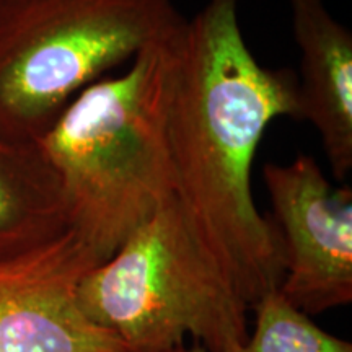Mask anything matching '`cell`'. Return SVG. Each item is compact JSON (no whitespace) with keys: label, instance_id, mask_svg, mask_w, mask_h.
<instances>
[{"label":"cell","instance_id":"cell-1","mask_svg":"<svg viewBox=\"0 0 352 352\" xmlns=\"http://www.w3.org/2000/svg\"><path fill=\"white\" fill-rule=\"evenodd\" d=\"M279 118L300 120L297 77L258 63L239 0H208L176 44L168 113L176 199L250 308L284 279L279 233L252 186L259 142Z\"/></svg>","mask_w":352,"mask_h":352},{"label":"cell","instance_id":"cell-2","mask_svg":"<svg viewBox=\"0 0 352 352\" xmlns=\"http://www.w3.org/2000/svg\"><path fill=\"white\" fill-rule=\"evenodd\" d=\"M182 28L82 90L38 142L69 228L100 263L176 197L168 113Z\"/></svg>","mask_w":352,"mask_h":352},{"label":"cell","instance_id":"cell-3","mask_svg":"<svg viewBox=\"0 0 352 352\" xmlns=\"http://www.w3.org/2000/svg\"><path fill=\"white\" fill-rule=\"evenodd\" d=\"M77 298L126 352H171L188 334L228 352L250 336V305L176 197L83 276Z\"/></svg>","mask_w":352,"mask_h":352},{"label":"cell","instance_id":"cell-4","mask_svg":"<svg viewBox=\"0 0 352 352\" xmlns=\"http://www.w3.org/2000/svg\"><path fill=\"white\" fill-rule=\"evenodd\" d=\"M184 20L173 0H0V132L38 144L82 90Z\"/></svg>","mask_w":352,"mask_h":352},{"label":"cell","instance_id":"cell-5","mask_svg":"<svg viewBox=\"0 0 352 352\" xmlns=\"http://www.w3.org/2000/svg\"><path fill=\"white\" fill-rule=\"evenodd\" d=\"M284 252L279 292L305 315L352 302V189L334 186L316 160L298 153L289 164L263 165Z\"/></svg>","mask_w":352,"mask_h":352},{"label":"cell","instance_id":"cell-6","mask_svg":"<svg viewBox=\"0 0 352 352\" xmlns=\"http://www.w3.org/2000/svg\"><path fill=\"white\" fill-rule=\"evenodd\" d=\"M100 264L72 228L0 246V352H126L78 305V284Z\"/></svg>","mask_w":352,"mask_h":352},{"label":"cell","instance_id":"cell-7","mask_svg":"<svg viewBox=\"0 0 352 352\" xmlns=\"http://www.w3.org/2000/svg\"><path fill=\"white\" fill-rule=\"evenodd\" d=\"M300 52V120L315 127L338 182L352 170V33L324 0H289Z\"/></svg>","mask_w":352,"mask_h":352},{"label":"cell","instance_id":"cell-8","mask_svg":"<svg viewBox=\"0 0 352 352\" xmlns=\"http://www.w3.org/2000/svg\"><path fill=\"white\" fill-rule=\"evenodd\" d=\"M67 227L59 178L39 144L0 132V246L34 243Z\"/></svg>","mask_w":352,"mask_h":352},{"label":"cell","instance_id":"cell-9","mask_svg":"<svg viewBox=\"0 0 352 352\" xmlns=\"http://www.w3.org/2000/svg\"><path fill=\"white\" fill-rule=\"evenodd\" d=\"M252 308L256 314L253 334L228 352H352L349 341L321 329L279 289L263 296Z\"/></svg>","mask_w":352,"mask_h":352},{"label":"cell","instance_id":"cell-10","mask_svg":"<svg viewBox=\"0 0 352 352\" xmlns=\"http://www.w3.org/2000/svg\"><path fill=\"white\" fill-rule=\"evenodd\" d=\"M171 352H208L204 349V347L202 346H199L197 344V342H195V346H191V347H186V346H179V347H176V349H173Z\"/></svg>","mask_w":352,"mask_h":352}]
</instances>
